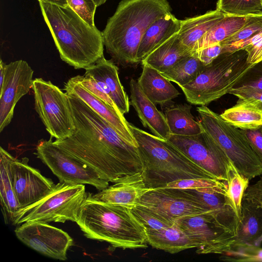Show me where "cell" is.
I'll use <instances>...</instances> for the list:
<instances>
[{
    "mask_svg": "<svg viewBox=\"0 0 262 262\" xmlns=\"http://www.w3.org/2000/svg\"><path fill=\"white\" fill-rule=\"evenodd\" d=\"M67 95L75 128L71 136L56 139L54 143L93 168L109 182L114 183L123 176L141 173L143 164L138 147L124 140L79 98Z\"/></svg>",
    "mask_w": 262,
    "mask_h": 262,
    "instance_id": "1",
    "label": "cell"
},
{
    "mask_svg": "<svg viewBox=\"0 0 262 262\" xmlns=\"http://www.w3.org/2000/svg\"><path fill=\"white\" fill-rule=\"evenodd\" d=\"M60 58L75 69H86L103 56L102 32L84 21L69 6L39 2Z\"/></svg>",
    "mask_w": 262,
    "mask_h": 262,
    "instance_id": "2",
    "label": "cell"
},
{
    "mask_svg": "<svg viewBox=\"0 0 262 262\" xmlns=\"http://www.w3.org/2000/svg\"><path fill=\"white\" fill-rule=\"evenodd\" d=\"M171 11L167 0H122L102 32L107 52L120 64L137 63L144 34L154 22Z\"/></svg>",
    "mask_w": 262,
    "mask_h": 262,
    "instance_id": "3",
    "label": "cell"
},
{
    "mask_svg": "<svg viewBox=\"0 0 262 262\" xmlns=\"http://www.w3.org/2000/svg\"><path fill=\"white\" fill-rule=\"evenodd\" d=\"M76 223L86 238L108 243L115 248L147 247L145 229L130 208L95 200L89 193Z\"/></svg>",
    "mask_w": 262,
    "mask_h": 262,
    "instance_id": "4",
    "label": "cell"
},
{
    "mask_svg": "<svg viewBox=\"0 0 262 262\" xmlns=\"http://www.w3.org/2000/svg\"><path fill=\"white\" fill-rule=\"evenodd\" d=\"M129 127L138 143L143 164L141 174L147 188L164 187L169 183L186 179H216L168 140L159 138L130 123Z\"/></svg>",
    "mask_w": 262,
    "mask_h": 262,
    "instance_id": "5",
    "label": "cell"
},
{
    "mask_svg": "<svg viewBox=\"0 0 262 262\" xmlns=\"http://www.w3.org/2000/svg\"><path fill=\"white\" fill-rule=\"evenodd\" d=\"M244 50L221 54L206 65L190 83L180 86L187 101L206 105L229 93L237 80L253 64L247 61Z\"/></svg>",
    "mask_w": 262,
    "mask_h": 262,
    "instance_id": "6",
    "label": "cell"
},
{
    "mask_svg": "<svg viewBox=\"0 0 262 262\" xmlns=\"http://www.w3.org/2000/svg\"><path fill=\"white\" fill-rule=\"evenodd\" d=\"M196 111L203 129L218 143L241 175L250 180L262 174V163L241 129L206 105L197 107Z\"/></svg>",
    "mask_w": 262,
    "mask_h": 262,
    "instance_id": "7",
    "label": "cell"
},
{
    "mask_svg": "<svg viewBox=\"0 0 262 262\" xmlns=\"http://www.w3.org/2000/svg\"><path fill=\"white\" fill-rule=\"evenodd\" d=\"M88 193L83 184L59 182L46 196L19 209L13 225L25 223L76 222L80 207Z\"/></svg>",
    "mask_w": 262,
    "mask_h": 262,
    "instance_id": "8",
    "label": "cell"
},
{
    "mask_svg": "<svg viewBox=\"0 0 262 262\" xmlns=\"http://www.w3.org/2000/svg\"><path fill=\"white\" fill-rule=\"evenodd\" d=\"M35 109L51 137L64 139L75 128L68 95L51 81L33 80Z\"/></svg>",
    "mask_w": 262,
    "mask_h": 262,
    "instance_id": "9",
    "label": "cell"
},
{
    "mask_svg": "<svg viewBox=\"0 0 262 262\" xmlns=\"http://www.w3.org/2000/svg\"><path fill=\"white\" fill-rule=\"evenodd\" d=\"M41 139L34 154L58 178L59 182L70 184H88L101 190L109 186L99 173L88 165L73 158L52 141Z\"/></svg>",
    "mask_w": 262,
    "mask_h": 262,
    "instance_id": "10",
    "label": "cell"
},
{
    "mask_svg": "<svg viewBox=\"0 0 262 262\" xmlns=\"http://www.w3.org/2000/svg\"><path fill=\"white\" fill-rule=\"evenodd\" d=\"M168 140L216 179L227 182L232 163L218 143L204 130L193 136L171 134Z\"/></svg>",
    "mask_w": 262,
    "mask_h": 262,
    "instance_id": "11",
    "label": "cell"
},
{
    "mask_svg": "<svg viewBox=\"0 0 262 262\" xmlns=\"http://www.w3.org/2000/svg\"><path fill=\"white\" fill-rule=\"evenodd\" d=\"M174 223L197 245L198 254H223L235 236L210 212L180 217Z\"/></svg>",
    "mask_w": 262,
    "mask_h": 262,
    "instance_id": "12",
    "label": "cell"
},
{
    "mask_svg": "<svg viewBox=\"0 0 262 262\" xmlns=\"http://www.w3.org/2000/svg\"><path fill=\"white\" fill-rule=\"evenodd\" d=\"M17 237L27 246L47 257L66 260L72 237L62 230L47 223H25L15 231Z\"/></svg>",
    "mask_w": 262,
    "mask_h": 262,
    "instance_id": "13",
    "label": "cell"
},
{
    "mask_svg": "<svg viewBox=\"0 0 262 262\" xmlns=\"http://www.w3.org/2000/svg\"><path fill=\"white\" fill-rule=\"evenodd\" d=\"M33 75V70L25 60L6 64L0 87V132L11 121L17 102L32 88Z\"/></svg>",
    "mask_w": 262,
    "mask_h": 262,
    "instance_id": "14",
    "label": "cell"
},
{
    "mask_svg": "<svg viewBox=\"0 0 262 262\" xmlns=\"http://www.w3.org/2000/svg\"><path fill=\"white\" fill-rule=\"evenodd\" d=\"M11 177L13 188L20 209L29 206L46 196L55 184L49 178L29 164V159L14 157L11 163Z\"/></svg>",
    "mask_w": 262,
    "mask_h": 262,
    "instance_id": "15",
    "label": "cell"
},
{
    "mask_svg": "<svg viewBox=\"0 0 262 262\" xmlns=\"http://www.w3.org/2000/svg\"><path fill=\"white\" fill-rule=\"evenodd\" d=\"M138 205L174 221L182 216L208 212L177 188L151 189L142 196Z\"/></svg>",
    "mask_w": 262,
    "mask_h": 262,
    "instance_id": "16",
    "label": "cell"
},
{
    "mask_svg": "<svg viewBox=\"0 0 262 262\" xmlns=\"http://www.w3.org/2000/svg\"><path fill=\"white\" fill-rule=\"evenodd\" d=\"M64 90L67 94L75 95L81 99L105 119L124 140L138 147V143L129 128V123L123 115L93 94L73 77L65 84Z\"/></svg>",
    "mask_w": 262,
    "mask_h": 262,
    "instance_id": "17",
    "label": "cell"
},
{
    "mask_svg": "<svg viewBox=\"0 0 262 262\" xmlns=\"http://www.w3.org/2000/svg\"><path fill=\"white\" fill-rule=\"evenodd\" d=\"M113 183L95 194L89 193L95 200L131 209L151 189L146 187L141 172L123 176Z\"/></svg>",
    "mask_w": 262,
    "mask_h": 262,
    "instance_id": "18",
    "label": "cell"
},
{
    "mask_svg": "<svg viewBox=\"0 0 262 262\" xmlns=\"http://www.w3.org/2000/svg\"><path fill=\"white\" fill-rule=\"evenodd\" d=\"M261 243L262 207L243 197L236 233L229 251L258 247Z\"/></svg>",
    "mask_w": 262,
    "mask_h": 262,
    "instance_id": "19",
    "label": "cell"
},
{
    "mask_svg": "<svg viewBox=\"0 0 262 262\" xmlns=\"http://www.w3.org/2000/svg\"><path fill=\"white\" fill-rule=\"evenodd\" d=\"M84 75L93 78L114 101L122 114L129 111L130 102L120 82L117 67L104 56L85 69Z\"/></svg>",
    "mask_w": 262,
    "mask_h": 262,
    "instance_id": "20",
    "label": "cell"
},
{
    "mask_svg": "<svg viewBox=\"0 0 262 262\" xmlns=\"http://www.w3.org/2000/svg\"><path fill=\"white\" fill-rule=\"evenodd\" d=\"M130 103L135 109L145 127H148L152 135L168 140L171 134L165 115L144 94L137 81L131 79L129 82Z\"/></svg>",
    "mask_w": 262,
    "mask_h": 262,
    "instance_id": "21",
    "label": "cell"
},
{
    "mask_svg": "<svg viewBox=\"0 0 262 262\" xmlns=\"http://www.w3.org/2000/svg\"><path fill=\"white\" fill-rule=\"evenodd\" d=\"M181 20L169 13L154 22L141 40L137 54V62H141L152 51L177 33L181 28Z\"/></svg>",
    "mask_w": 262,
    "mask_h": 262,
    "instance_id": "22",
    "label": "cell"
},
{
    "mask_svg": "<svg viewBox=\"0 0 262 262\" xmlns=\"http://www.w3.org/2000/svg\"><path fill=\"white\" fill-rule=\"evenodd\" d=\"M142 65V72L137 82L144 94L154 103L163 104L180 95L162 73L148 65Z\"/></svg>",
    "mask_w": 262,
    "mask_h": 262,
    "instance_id": "23",
    "label": "cell"
},
{
    "mask_svg": "<svg viewBox=\"0 0 262 262\" xmlns=\"http://www.w3.org/2000/svg\"><path fill=\"white\" fill-rule=\"evenodd\" d=\"M194 53L183 44L177 33L152 51L141 62L163 73Z\"/></svg>",
    "mask_w": 262,
    "mask_h": 262,
    "instance_id": "24",
    "label": "cell"
},
{
    "mask_svg": "<svg viewBox=\"0 0 262 262\" xmlns=\"http://www.w3.org/2000/svg\"><path fill=\"white\" fill-rule=\"evenodd\" d=\"M226 15L216 9L201 15L181 20V28L178 32L181 41L195 52L199 40Z\"/></svg>",
    "mask_w": 262,
    "mask_h": 262,
    "instance_id": "25",
    "label": "cell"
},
{
    "mask_svg": "<svg viewBox=\"0 0 262 262\" xmlns=\"http://www.w3.org/2000/svg\"><path fill=\"white\" fill-rule=\"evenodd\" d=\"M220 115L238 128H255L262 125V102L253 98L238 99L233 106Z\"/></svg>",
    "mask_w": 262,
    "mask_h": 262,
    "instance_id": "26",
    "label": "cell"
},
{
    "mask_svg": "<svg viewBox=\"0 0 262 262\" xmlns=\"http://www.w3.org/2000/svg\"><path fill=\"white\" fill-rule=\"evenodd\" d=\"M14 157L0 147L1 204L6 224L14 223L20 206L16 199L11 180V163Z\"/></svg>",
    "mask_w": 262,
    "mask_h": 262,
    "instance_id": "27",
    "label": "cell"
},
{
    "mask_svg": "<svg viewBox=\"0 0 262 262\" xmlns=\"http://www.w3.org/2000/svg\"><path fill=\"white\" fill-rule=\"evenodd\" d=\"M148 244L153 248L176 253L197 245L174 223L169 227L158 230L145 229Z\"/></svg>",
    "mask_w": 262,
    "mask_h": 262,
    "instance_id": "28",
    "label": "cell"
},
{
    "mask_svg": "<svg viewBox=\"0 0 262 262\" xmlns=\"http://www.w3.org/2000/svg\"><path fill=\"white\" fill-rule=\"evenodd\" d=\"M191 106L179 104L167 108L165 116L170 134L179 136H193L203 131L199 121H195L191 113Z\"/></svg>",
    "mask_w": 262,
    "mask_h": 262,
    "instance_id": "29",
    "label": "cell"
},
{
    "mask_svg": "<svg viewBox=\"0 0 262 262\" xmlns=\"http://www.w3.org/2000/svg\"><path fill=\"white\" fill-rule=\"evenodd\" d=\"M249 15L227 14L199 40L196 51L220 43L230 37L245 24Z\"/></svg>",
    "mask_w": 262,
    "mask_h": 262,
    "instance_id": "30",
    "label": "cell"
},
{
    "mask_svg": "<svg viewBox=\"0 0 262 262\" xmlns=\"http://www.w3.org/2000/svg\"><path fill=\"white\" fill-rule=\"evenodd\" d=\"M261 31L262 11L249 14L245 24L220 43L222 46V54L242 50L250 39Z\"/></svg>",
    "mask_w": 262,
    "mask_h": 262,
    "instance_id": "31",
    "label": "cell"
},
{
    "mask_svg": "<svg viewBox=\"0 0 262 262\" xmlns=\"http://www.w3.org/2000/svg\"><path fill=\"white\" fill-rule=\"evenodd\" d=\"M205 66L198 57L195 52L162 74L180 87L192 81Z\"/></svg>",
    "mask_w": 262,
    "mask_h": 262,
    "instance_id": "32",
    "label": "cell"
},
{
    "mask_svg": "<svg viewBox=\"0 0 262 262\" xmlns=\"http://www.w3.org/2000/svg\"><path fill=\"white\" fill-rule=\"evenodd\" d=\"M249 180L241 175L232 163L227 182L229 196L239 219L242 201L244 192L249 186Z\"/></svg>",
    "mask_w": 262,
    "mask_h": 262,
    "instance_id": "33",
    "label": "cell"
},
{
    "mask_svg": "<svg viewBox=\"0 0 262 262\" xmlns=\"http://www.w3.org/2000/svg\"><path fill=\"white\" fill-rule=\"evenodd\" d=\"M130 209L145 229L158 230L174 224V220L143 206L137 205Z\"/></svg>",
    "mask_w": 262,
    "mask_h": 262,
    "instance_id": "34",
    "label": "cell"
},
{
    "mask_svg": "<svg viewBox=\"0 0 262 262\" xmlns=\"http://www.w3.org/2000/svg\"><path fill=\"white\" fill-rule=\"evenodd\" d=\"M216 9L228 15H247L262 11L258 0H218Z\"/></svg>",
    "mask_w": 262,
    "mask_h": 262,
    "instance_id": "35",
    "label": "cell"
},
{
    "mask_svg": "<svg viewBox=\"0 0 262 262\" xmlns=\"http://www.w3.org/2000/svg\"><path fill=\"white\" fill-rule=\"evenodd\" d=\"M68 6L90 26L95 27L94 16L97 6L93 0H67Z\"/></svg>",
    "mask_w": 262,
    "mask_h": 262,
    "instance_id": "36",
    "label": "cell"
},
{
    "mask_svg": "<svg viewBox=\"0 0 262 262\" xmlns=\"http://www.w3.org/2000/svg\"><path fill=\"white\" fill-rule=\"evenodd\" d=\"M245 86L262 89V60L249 67L237 80L232 89Z\"/></svg>",
    "mask_w": 262,
    "mask_h": 262,
    "instance_id": "37",
    "label": "cell"
},
{
    "mask_svg": "<svg viewBox=\"0 0 262 262\" xmlns=\"http://www.w3.org/2000/svg\"><path fill=\"white\" fill-rule=\"evenodd\" d=\"M222 181L208 178H192L176 181L168 183L164 187L182 189H198L219 184Z\"/></svg>",
    "mask_w": 262,
    "mask_h": 262,
    "instance_id": "38",
    "label": "cell"
},
{
    "mask_svg": "<svg viewBox=\"0 0 262 262\" xmlns=\"http://www.w3.org/2000/svg\"><path fill=\"white\" fill-rule=\"evenodd\" d=\"M73 77L93 94L105 101L116 111L121 113L112 99L93 78L85 75L83 76L78 75Z\"/></svg>",
    "mask_w": 262,
    "mask_h": 262,
    "instance_id": "39",
    "label": "cell"
},
{
    "mask_svg": "<svg viewBox=\"0 0 262 262\" xmlns=\"http://www.w3.org/2000/svg\"><path fill=\"white\" fill-rule=\"evenodd\" d=\"M242 50L247 53V61L254 64L262 60V31L250 39Z\"/></svg>",
    "mask_w": 262,
    "mask_h": 262,
    "instance_id": "40",
    "label": "cell"
},
{
    "mask_svg": "<svg viewBox=\"0 0 262 262\" xmlns=\"http://www.w3.org/2000/svg\"><path fill=\"white\" fill-rule=\"evenodd\" d=\"M241 130L262 163V125L255 128Z\"/></svg>",
    "mask_w": 262,
    "mask_h": 262,
    "instance_id": "41",
    "label": "cell"
},
{
    "mask_svg": "<svg viewBox=\"0 0 262 262\" xmlns=\"http://www.w3.org/2000/svg\"><path fill=\"white\" fill-rule=\"evenodd\" d=\"M196 54L200 60L207 65L222 54V46L220 43L211 45L198 50Z\"/></svg>",
    "mask_w": 262,
    "mask_h": 262,
    "instance_id": "42",
    "label": "cell"
},
{
    "mask_svg": "<svg viewBox=\"0 0 262 262\" xmlns=\"http://www.w3.org/2000/svg\"><path fill=\"white\" fill-rule=\"evenodd\" d=\"M228 93L235 96L238 99L253 98L262 102V89L256 87L245 86L233 88Z\"/></svg>",
    "mask_w": 262,
    "mask_h": 262,
    "instance_id": "43",
    "label": "cell"
},
{
    "mask_svg": "<svg viewBox=\"0 0 262 262\" xmlns=\"http://www.w3.org/2000/svg\"><path fill=\"white\" fill-rule=\"evenodd\" d=\"M243 197L251 200L262 207V176L255 183L248 186Z\"/></svg>",
    "mask_w": 262,
    "mask_h": 262,
    "instance_id": "44",
    "label": "cell"
},
{
    "mask_svg": "<svg viewBox=\"0 0 262 262\" xmlns=\"http://www.w3.org/2000/svg\"><path fill=\"white\" fill-rule=\"evenodd\" d=\"M38 1L39 2L50 3L62 6H68L67 2V0H38Z\"/></svg>",
    "mask_w": 262,
    "mask_h": 262,
    "instance_id": "45",
    "label": "cell"
},
{
    "mask_svg": "<svg viewBox=\"0 0 262 262\" xmlns=\"http://www.w3.org/2000/svg\"><path fill=\"white\" fill-rule=\"evenodd\" d=\"M6 64L1 59L0 62V87L2 85L5 77V68Z\"/></svg>",
    "mask_w": 262,
    "mask_h": 262,
    "instance_id": "46",
    "label": "cell"
},
{
    "mask_svg": "<svg viewBox=\"0 0 262 262\" xmlns=\"http://www.w3.org/2000/svg\"><path fill=\"white\" fill-rule=\"evenodd\" d=\"M95 3H96V5L98 6H99L102 4H103L104 3H105V2L107 1V0H93Z\"/></svg>",
    "mask_w": 262,
    "mask_h": 262,
    "instance_id": "47",
    "label": "cell"
},
{
    "mask_svg": "<svg viewBox=\"0 0 262 262\" xmlns=\"http://www.w3.org/2000/svg\"><path fill=\"white\" fill-rule=\"evenodd\" d=\"M258 1L260 2L261 4L262 5V0H258Z\"/></svg>",
    "mask_w": 262,
    "mask_h": 262,
    "instance_id": "48",
    "label": "cell"
}]
</instances>
